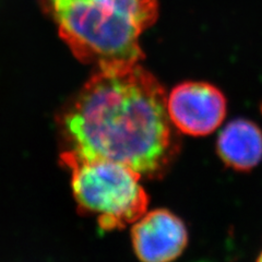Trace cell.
I'll return each mask as SVG.
<instances>
[{"label":"cell","mask_w":262,"mask_h":262,"mask_svg":"<svg viewBox=\"0 0 262 262\" xmlns=\"http://www.w3.org/2000/svg\"><path fill=\"white\" fill-rule=\"evenodd\" d=\"M40 2L72 55L96 70L140 63V36L159 16L158 0Z\"/></svg>","instance_id":"obj_2"},{"label":"cell","mask_w":262,"mask_h":262,"mask_svg":"<svg viewBox=\"0 0 262 262\" xmlns=\"http://www.w3.org/2000/svg\"><path fill=\"white\" fill-rule=\"evenodd\" d=\"M60 162L70 171L78 210L96 219L103 231L125 228L145 214L149 196L140 184L141 175L133 168L64 152L60 154Z\"/></svg>","instance_id":"obj_3"},{"label":"cell","mask_w":262,"mask_h":262,"mask_svg":"<svg viewBox=\"0 0 262 262\" xmlns=\"http://www.w3.org/2000/svg\"><path fill=\"white\" fill-rule=\"evenodd\" d=\"M131 241L141 262H171L185 250L188 233L174 213L159 209L137 221L131 229Z\"/></svg>","instance_id":"obj_5"},{"label":"cell","mask_w":262,"mask_h":262,"mask_svg":"<svg viewBox=\"0 0 262 262\" xmlns=\"http://www.w3.org/2000/svg\"><path fill=\"white\" fill-rule=\"evenodd\" d=\"M216 150L225 165L248 171L262 160V130L247 119L233 120L219 134Z\"/></svg>","instance_id":"obj_6"},{"label":"cell","mask_w":262,"mask_h":262,"mask_svg":"<svg viewBox=\"0 0 262 262\" xmlns=\"http://www.w3.org/2000/svg\"><path fill=\"white\" fill-rule=\"evenodd\" d=\"M57 125L61 152L116 162L147 178L165 175L179 151L165 90L140 63L96 70Z\"/></svg>","instance_id":"obj_1"},{"label":"cell","mask_w":262,"mask_h":262,"mask_svg":"<svg viewBox=\"0 0 262 262\" xmlns=\"http://www.w3.org/2000/svg\"><path fill=\"white\" fill-rule=\"evenodd\" d=\"M257 262H262V252L260 253V256H259V258H258Z\"/></svg>","instance_id":"obj_7"},{"label":"cell","mask_w":262,"mask_h":262,"mask_svg":"<svg viewBox=\"0 0 262 262\" xmlns=\"http://www.w3.org/2000/svg\"><path fill=\"white\" fill-rule=\"evenodd\" d=\"M168 116L182 133L200 137L215 131L226 116V98L208 82L187 81L167 96Z\"/></svg>","instance_id":"obj_4"}]
</instances>
